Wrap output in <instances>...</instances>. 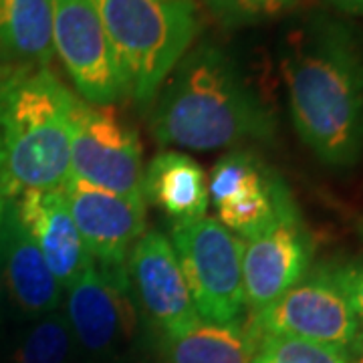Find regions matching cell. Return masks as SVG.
Masks as SVG:
<instances>
[{"instance_id": "6da1fadb", "label": "cell", "mask_w": 363, "mask_h": 363, "mask_svg": "<svg viewBox=\"0 0 363 363\" xmlns=\"http://www.w3.org/2000/svg\"><path fill=\"white\" fill-rule=\"evenodd\" d=\"M281 69L298 138L325 166L353 168L363 156L362 35L315 16L286 39Z\"/></svg>"}, {"instance_id": "7a4b0ae2", "label": "cell", "mask_w": 363, "mask_h": 363, "mask_svg": "<svg viewBox=\"0 0 363 363\" xmlns=\"http://www.w3.org/2000/svg\"><path fill=\"white\" fill-rule=\"evenodd\" d=\"M160 145L216 152L274 135V117L245 71L214 43L186 52L150 105Z\"/></svg>"}, {"instance_id": "3957f363", "label": "cell", "mask_w": 363, "mask_h": 363, "mask_svg": "<svg viewBox=\"0 0 363 363\" xmlns=\"http://www.w3.org/2000/svg\"><path fill=\"white\" fill-rule=\"evenodd\" d=\"M77 97L47 67L0 85V192L61 188L69 178Z\"/></svg>"}, {"instance_id": "277c9868", "label": "cell", "mask_w": 363, "mask_h": 363, "mask_svg": "<svg viewBox=\"0 0 363 363\" xmlns=\"http://www.w3.org/2000/svg\"><path fill=\"white\" fill-rule=\"evenodd\" d=\"M128 77L130 97L150 109L172 69L192 49L196 0H91Z\"/></svg>"}, {"instance_id": "5b68a950", "label": "cell", "mask_w": 363, "mask_h": 363, "mask_svg": "<svg viewBox=\"0 0 363 363\" xmlns=\"http://www.w3.org/2000/svg\"><path fill=\"white\" fill-rule=\"evenodd\" d=\"M67 291V321L85 363H130L138 303L125 264L91 262Z\"/></svg>"}, {"instance_id": "8992f818", "label": "cell", "mask_w": 363, "mask_h": 363, "mask_svg": "<svg viewBox=\"0 0 363 363\" xmlns=\"http://www.w3.org/2000/svg\"><path fill=\"white\" fill-rule=\"evenodd\" d=\"M172 247L196 313L206 323H233L245 313L242 250L245 240L220 220L202 216L198 220L174 222Z\"/></svg>"}, {"instance_id": "52a82bcc", "label": "cell", "mask_w": 363, "mask_h": 363, "mask_svg": "<svg viewBox=\"0 0 363 363\" xmlns=\"http://www.w3.org/2000/svg\"><path fill=\"white\" fill-rule=\"evenodd\" d=\"M69 176L131 200H145L140 135L111 105L77 101Z\"/></svg>"}, {"instance_id": "ba28073f", "label": "cell", "mask_w": 363, "mask_h": 363, "mask_svg": "<svg viewBox=\"0 0 363 363\" xmlns=\"http://www.w3.org/2000/svg\"><path fill=\"white\" fill-rule=\"evenodd\" d=\"M52 47L81 99L113 105L130 97L128 77L91 0H52Z\"/></svg>"}, {"instance_id": "9c48e42d", "label": "cell", "mask_w": 363, "mask_h": 363, "mask_svg": "<svg viewBox=\"0 0 363 363\" xmlns=\"http://www.w3.org/2000/svg\"><path fill=\"white\" fill-rule=\"evenodd\" d=\"M259 335H285L347 351L362 335V321L347 298L321 272L307 274L262 311L250 315Z\"/></svg>"}, {"instance_id": "30bf717a", "label": "cell", "mask_w": 363, "mask_h": 363, "mask_svg": "<svg viewBox=\"0 0 363 363\" xmlns=\"http://www.w3.org/2000/svg\"><path fill=\"white\" fill-rule=\"evenodd\" d=\"M133 298L164 339H174L202 323L186 285L180 260L166 234L145 230L128 255Z\"/></svg>"}, {"instance_id": "8fae6325", "label": "cell", "mask_w": 363, "mask_h": 363, "mask_svg": "<svg viewBox=\"0 0 363 363\" xmlns=\"http://www.w3.org/2000/svg\"><path fill=\"white\" fill-rule=\"evenodd\" d=\"M91 259L125 264L131 247L145 233V200H131L69 176L61 186Z\"/></svg>"}, {"instance_id": "7c38bea8", "label": "cell", "mask_w": 363, "mask_h": 363, "mask_svg": "<svg viewBox=\"0 0 363 363\" xmlns=\"http://www.w3.org/2000/svg\"><path fill=\"white\" fill-rule=\"evenodd\" d=\"M311 260V236L301 226V220L283 222L245 240L242 285L250 315L262 311L301 283L309 274Z\"/></svg>"}, {"instance_id": "4fadbf2b", "label": "cell", "mask_w": 363, "mask_h": 363, "mask_svg": "<svg viewBox=\"0 0 363 363\" xmlns=\"http://www.w3.org/2000/svg\"><path fill=\"white\" fill-rule=\"evenodd\" d=\"M0 274L18 315L40 319L59 309L63 286L57 283L33 236L26 233L13 198H6L0 226Z\"/></svg>"}, {"instance_id": "5bb4252c", "label": "cell", "mask_w": 363, "mask_h": 363, "mask_svg": "<svg viewBox=\"0 0 363 363\" xmlns=\"http://www.w3.org/2000/svg\"><path fill=\"white\" fill-rule=\"evenodd\" d=\"M16 214L40 248L57 283L69 289L91 267V255L73 220L63 188L28 190L14 196Z\"/></svg>"}, {"instance_id": "9a60e30c", "label": "cell", "mask_w": 363, "mask_h": 363, "mask_svg": "<svg viewBox=\"0 0 363 363\" xmlns=\"http://www.w3.org/2000/svg\"><path fill=\"white\" fill-rule=\"evenodd\" d=\"M143 198L174 222L198 220L206 216L210 202L204 169L182 152H160L143 168Z\"/></svg>"}, {"instance_id": "2e32d148", "label": "cell", "mask_w": 363, "mask_h": 363, "mask_svg": "<svg viewBox=\"0 0 363 363\" xmlns=\"http://www.w3.org/2000/svg\"><path fill=\"white\" fill-rule=\"evenodd\" d=\"M168 363H252L259 350V331L250 321L198 323L174 339H164Z\"/></svg>"}, {"instance_id": "e0dca14e", "label": "cell", "mask_w": 363, "mask_h": 363, "mask_svg": "<svg viewBox=\"0 0 363 363\" xmlns=\"http://www.w3.org/2000/svg\"><path fill=\"white\" fill-rule=\"evenodd\" d=\"M52 0H0V55L47 67L52 47Z\"/></svg>"}, {"instance_id": "ac0fdd59", "label": "cell", "mask_w": 363, "mask_h": 363, "mask_svg": "<svg viewBox=\"0 0 363 363\" xmlns=\"http://www.w3.org/2000/svg\"><path fill=\"white\" fill-rule=\"evenodd\" d=\"M218 220L242 240H250L283 222L298 220L297 206L285 182L272 174L262 186L222 204Z\"/></svg>"}, {"instance_id": "d6986e66", "label": "cell", "mask_w": 363, "mask_h": 363, "mask_svg": "<svg viewBox=\"0 0 363 363\" xmlns=\"http://www.w3.org/2000/svg\"><path fill=\"white\" fill-rule=\"evenodd\" d=\"M77 353L65 311H52L26 331L11 363H71Z\"/></svg>"}, {"instance_id": "ffe728a7", "label": "cell", "mask_w": 363, "mask_h": 363, "mask_svg": "<svg viewBox=\"0 0 363 363\" xmlns=\"http://www.w3.org/2000/svg\"><path fill=\"white\" fill-rule=\"evenodd\" d=\"M272 172L252 152L233 150L222 156L208 178V200L216 208L262 186Z\"/></svg>"}, {"instance_id": "44dd1931", "label": "cell", "mask_w": 363, "mask_h": 363, "mask_svg": "<svg viewBox=\"0 0 363 363\" xmlns=\"http://www.w3.org/2000/svg\"><path fill=\"white\" fill-rule=\"evenodd\" d=\"M252 363H353L347 351L305 339L262 335Z\"/></svg>"}, {"instance_id": "7402d4cb", "label": "cell", "mask_w": 363, "mask_h": 363, "mask_svg": "<svg viewBox=\"0 0 363 363\" xmlns=\"http://www.w3.org/2000/svg\"><path fill=\"white\" fill-rule=\"evenodd\" d=\"M298 0H206L208 11L226 28L257 25L286 13Z\"/></svg>"}, {"instance_id": "603a6c76", "label": "cell", "mask_w": 363, "mask_h": 363, "mask_svg": "<svg viewBox=\"0 0 363 363\" xmlns=\"http://www.w3.org/2000/svg\"><path fill=\"white\" fill-rule=\"evenodd\" d=\"M325 279H329L341 291V295L347 298L353 313L363 323V260H337L319 267Z\"/></svg>"}, {"instance_id": "cb8c5ba5", "label": "cell", "mask_w": 363, "mask_h": 363, "mask_svg": "<svg viewBox=\"0 0 363 363\" xmlns=\"http://www.w3.org/2000/svg\"><path fill=\"white\" fill-rule=\"evenodd\" d=\"M333 6H337L341 13L363 16V0H331Z\"/></svg>"}, {"instance_id": "d4e9b609", "label": "cell", "mask_w": 363, "mask_h": 363, "mask_svg": "<svg viewBox=\"0 0 363 363\" xmlns=\"http://www.w3.org/2000/svg\"><path fill=\"white\" fill-rule=\"evenodd\" d=\"M351 359H353V363H363V329L357 343H355V347L351 350Z\"/></svg>"}, {"instance_id": "484cf974", "label": "cell", "mask_w": 363, "mask_h": 363, "mask_svg": "<svg viewBox=\"0 0 363 363\" xmlns=\"http://www.w3.org/2000/svg\"><path fill=\"white\" fill-rule=\"evenodd\" d=\"M4 206H6V196L0 192V226H2ZM0 323H2V274H0Z\"/></svg>"}, {"instance_id": "4316f807", "label": "cell", "mask_w": 363, "mask_h": 363, "mask_svg": "<svg viewBox=\"0 0 363 363\" xmlns=\"http://www.w3.org/2000/svg\"><path fill=\"white\" fill-rule=\"evenodd\" d=\"M359 234H362V236H363V222H362V224H359Z\"/></svg>"}]
</instances>
